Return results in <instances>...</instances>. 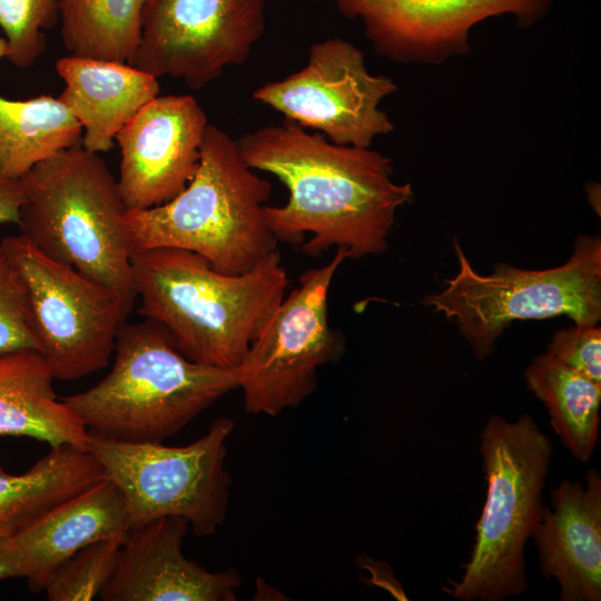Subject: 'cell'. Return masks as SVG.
Masks as SVG:
<instances>
[{"instance_id":"cell-1","label":"cell","mask_w":601,"mask_h":601,"mask_svg":"<svg viewBox=\"0 0 601 601\" xmlns=\"http://www.w3.org/2000/svg\"><path fill=\"white\" fill-rule=\"evenodd\" d=\"M243 161L275 176L288 190L282 206H265L277 240L318 256L332 247L348 258L378 255L397 210L413 199L410 183L393 180L392 159L371 148L337 145L285 120L236 139Z\"/></svg>"},{"instance_id":"cell-2","label":"cell","mask_w":601,"mask_h":601,"mask_svg":"<svg viewBox=\"0 0 601 601\" xmlns=\"http://www.w3.org/2000/svg\"><path fill=\"white\" fill-rule=\"evenodd\" d=\"M130 263L139 314L165 327L187 358L216 367L240 364L288 286L278 249L238 275L171 247L131 253Z\"/></svg>"},{"instance_id":"cell-3","label":"cell","mask_w":601,"mask_h":601,"mask_svg":"<svg viewBox=\"0 0 601 601\" xmlns=\"http://www.w3.org/2000/svg\"><path fill=\"white\" fill-rule=\"evenodd\" d=\"M270 193V184L240 158L236 139L208 125L188 185L167 203L126 211L130 253L179 248L200 255L220 273H246L277 250L264 216Z\"/></svg>"},{"instance_id":"cell-4","label":"cell","mask_w":601,"mask_h":601,"mask_svg":"<svg viewBox=\"0 0 601 601\" xmlns=\"http://www.w3.org/2000/svg\"><path fill=\"white\" fill-rule=\"evenodd\" d=\"M110 372L62 401L86 428L101 436L160 443L238 387L237 367L187 358L159 323H124Z\"/></svg>"},{"instance_id":"cell-5","label":"cell","mask_w":601,"mask_h":601,"mask_svg":"<svg viewBox=\"0 0 601 601\" xmlns=\"http://www.w3.org/2000/svg\"><path fill=\"white\" fill-rule=\"evenodd\" d=\"M19 227L48 257L136 299L118 184L99 154L81 144L37 164L20 178Z\"/></svg>"},{"instance_id":"cell-6","label":"cell","mask_w":601,"mask_h":601,"mask_svg":"<svg viewBox=\"0 0 601 601\" xmlns=\"http://www.w3.org/2000/svg\"><path fill=\"white\" fill-rule=\"evenodd\" d=\"M479 451L486 482L474 544L459 580L445 592L462 601H502L529 587L524 549L539 521L553 455L534 418L490 416Z\"/></svg>"},{"instance_id":"cell-7","label":"cell","mask_w":601,"mask_h":601,"mask_svg":"<svg viewBox=\"0 0 601 601\" xmlns=\"http://www.w3.org/2000/svg\"><path fill=\"white\" fill-rule=\"evenodd\" d=\"M459 272L440 293L423 304L454 321L479 359L490 356L496 338L513 321L560 315L578 326L601 318V239L581 235L561 266L544 270L496 264L492 274L474 270L461 246L454 244Z\"/></svg>"},{"instance_id":"cell-8","label":"cell","mask_w":601,"mask_h":601,"mask_svg":"<svg viewBox=\"0 0 601 601\" xmlns=\"http://www.w3.org/2000/svg\"><path fill=\"white\" fill-rule=\"evenodd\" d=\"M228 417L184 446L127 442L88 431V451L122 495L127 530L164 516L185 518L197 536L216 532L226 518L230 476L225 467Z\"/></svg>"},{"instance_id":"cell-9","label":"cell","mask_w":601,"mask_h":601,"mask_svg":"<svg viewBox=\"0 0 601 601\" xmlns=\"http://www.w3.org/2000/svg\"><path fill=\"white\" fill-rule=\"evenodd\" d=\"M347 258L336 248L328 263L304 272L250 343L237 366L246 413L276 416L297 407L316 390L318 368L343 355L344 336L328 321V294Z\"/></svg>"},{"instance_id":"cell-10","label":"cell","mask_w":601,"mask_h":601,"mask_svg":"<svg viewBox=\"0 0 601 601\" xmlns=\"http://www.w3.org/2000/svg\"><path fill=\"white\" fill-rule=\"evenodd\" d=\"M0 247L27 284L39 352L55 378L78 380L106 367L132 305L48 257L23 235L3 238Z\"/></svg>"},{"instance_id":"cell-11","label":"cell","mask_w":601,"mask_h":601,"mask_svg":"<svg viewBox=\"0 0 601 601\" xmlns=\"http://www.w3.org/2000/svg\"><path fill=\"white\" fill-rule=\"evenodd\" d=\"M396 90L392 78L367 70L355 45L335 37L313 43L302 69L262 85L253 98L332 142L371 148L394 130L380 104Z\"/></svg>"},{"instance_id":"cell-12","label":"cell","mask_w":601,"mask_h":601,"mask_svg":"<svg viewBox=\"0 0 601 601\" xmlns=\"http://www.w3.org/2000/svg\"><path fill=\"white\" fill-rule=\"evenodd\" d=\"M267 0H148L131 66L200 89L243 65L264 33Z\"/></svg>"},{"instance_id":"cell-13","label":"cell","mask_w":601,"mask_h":601,"mask_svg":"<svg viewBox=\"0 0 601 601\" xmlns=\"http://www.w3.org/2000/svg\"><path fill=\"white\" fill-rule=\"evenodd\" d=\"M553 0H335L341 14L358 19L374 50L400 63H440L471 51V29L511 14L528 28Z\"/></svg>"},{"instance_id":"cell-14","label":"cell","mask_w":601,"mask_h":601,"mask_svg":"<svg viewBox=\"0 0 601 601\" xmlns=\"http://www.w3.org/2000/svg\"><path fill=\"white\" fill-rule=\"evenodd\" d=\"M190 95L157 96L117 134L121 199L128 210L151 208L177 196L194 177L208 127Z\"/></svg>"},{"instance_id":"cell-15","label":"cell","mask_w":601,"mask_h":601,"mask_svg":"<svg viewBox=\"0 0 601 601\" xmlns=\"http://www.w3.org/2000/svg\"><path fill=\"white\" fill-rule=\"evenodd\" d=\"M189 528L164 516L127 530L102 601H234L240 577L234 569L208 571L183 552Z\"/></svg>"},{"instance_id":"cell-16","label":"cell","mask_w":601,"mask_h":601,"mask_svg":"<svg viewBox=\"0 0 601 601\" xmlns=\"http://www.w3.org/2000/svg\"><path fill=\"white\" fill-rule=\"evenodd\" d=\"M585 485L563 480L551 491L531 534L540 571L556 580L561 601L601 600V475L592 467Z\"/></svg>"},{"instance_id":"cell-17","label":"cell","mask_w":601,"mask_h":601,"mask_svg":"<svg viewBox=\"0 0 601 601\" xmlns=\"http://www.w3.org/2000/svg\"><path fill=\"white\" fill-rule=\"evenodd\" d=\"M126 531L122 495L106 477L55 506L9 541L21 561L29 589L39 592L77 551Z\"/></svg>"},{"instance_id":"cell-18","label":"cell","mask_w":601,"mask_h":601,"mask_svg":"<svg viewBox=\"0 0 601 601\" xmlns=\"http://www.w3.org/2000/svg\"><path fill=\"white\" fill-rule=\"evenodd\" d=\"M56 71L65 82L58 99L82 128L81 146L107 152L119 130L159 95L158 78L129 63L62 57Z\"/></svg>"},{"instance_id":"cell-19","label":"cell","mask_w":601,"mask_h":601,"mask_svg":"<svg viewBox=\"0 0 601 601\" xmlns=\"http://www.w3.org/2000/svg\"><path fill=\"white\" fill-rule=\"evenodd\" d=\"M51 368L33 349L0 355V435L26 436L50 447L88 450V430L58 398Z\"/></svg>"},{"instance_id":"cell-20","label":"cell","mask_w":601,"mask_h":601,"mask_svg":"<svg viewBox=\"0 0 601 601\" xmlns=\"http://www.w3.org/2000/svg\"><path fill=\"white\" fill-rule=\"evenodd\" d=\"M104 479L93 455L71 444L50 447L18 475L0 467V539L13 538L55 506Z\"/></svg>"},{"instance_id":"cell-21","label":"cell","mask_w":601,"mask_h":601,"mask_svg":"<svg viewBox=\"0 0 601 601\" xmlns=\"http://www.w3.org/2000/svg\"><path fill=\"white\" fill-rule=\"evenodd\" d=\"M82 128L58 99L0 96V177L20 179L37 164L81 144Z\"/></svg>"},{"instance_id":"cell-22","label":"cell","mask_w":601,"mask_h":601,"mask_svg":"<svg viewBox=\"0 0 601 601\" xmlns=\"http://www.w3.org/2000/svg\"><path fill=\"white\" fill-rule=\"evenodd\" d=\"M524 378L546 407L550 425L570 454L588 462L599 437L601 384L546 353L532 359Z\"/></svg>"},{"instance_id":"cell-23","label":"cell","mask_w":601,"mask_h":601,"mask_svg":"<svg viewBox=\"0 0 601 601\" xmlns=\"http://www.w3.org/2000/svg\"><path fill=\"white\" fill-rule=\"evenodd\" d=\"M148 0H60L61 39L77 57L132 65Z\"/></svg>"},{"instance_id":"cell-24","label":"cell","mask_w":601,"mask_h":601,"mask_svg":"<svg viewBox=\"0 0 601 601\" xmlns=\"http://www.w3.org/2000/svg\"><path fill=\"white\" fill-rule=\"evenodd\" d=\"M124 534L90 543L65 561L43 589L47 599L88 601L99 597L115 570Z\"/></svg>"},{"instance_id":"cell-25","label":"cell","mask_w":601,"mask_h":601,"mask_svg":"<svg viewBox=\"0 0 601 601\" xmlns=\"http://www.w3.org/2000/svg\"><path fill=\"white\" fill-rule=\"evenodd\" d=\"M60 17V0H0V28L10 52L8 60L18 68L35 63L46 48L45 29Z\"/></svg>"},{"instance_id":"cell-26","label":"cell","mask_w":601,"mask_h":601,"mask_svg":"<svg viewBox=\"0 0 601 601\" xmlns=\"http://www.w3.org/2000/svg\"><path fill=\"white\" fill-rule=\"evenodd\" d=\"M26 349L39 352L29 292L18 267L0 247V355Z\"/></svg>"},{"instance_id":"cell-27","label":"cell","mask_w":601,"mask_h":601,"mask_svg":"<svg viewBox=\"0 0 601 601\" xmlns=\"http://www.w3.org/2000/svg\"><path fill=\"white\" fill-rule=\"evenodd\" d=\"M546 354L601 384V328L598 325H575L558 331Z\"/></svg>"},{"instance_id":"cell-28","label":"cell","mask_w":601,"mask_h":601,"mask_svg":"<svg viewBox=\"0 0 601 601\" xmlns=\"http://www.w3.org/2000/svg\"><path fill=\"white\" fill-rule=\"evenodd\" d=\"M24 198V189L20 179L0 177V225L19 223Z\"/></svg>"},{"instance_id":"cell-29","label":"cell","mask_w":601,"mask_h":601,"mask_svg":"<svg viewBox=\"0 0 601 601\" xmlns=\"http://www.w3.org/2000/svg\"><path fill=\"white\" fill-rule=\"evenodd\" d=\"M23 578L21 561L9 539H0V580Z\"/></svg>"},{"instance_id":"cell-30","label":"cell","mask_w":601,"mask_h":601,"mask_svg":"<svg viewBox=\"0 0 601 601\" xmlns=\"http://www.w3.org/2000/svg\"><path fill=\"white\" fill-rule=\"evenodd\" d=\"M10 52L9 43L6 38L0 37V60L2 58H8Z\"/></svg>"}]
</instances>
